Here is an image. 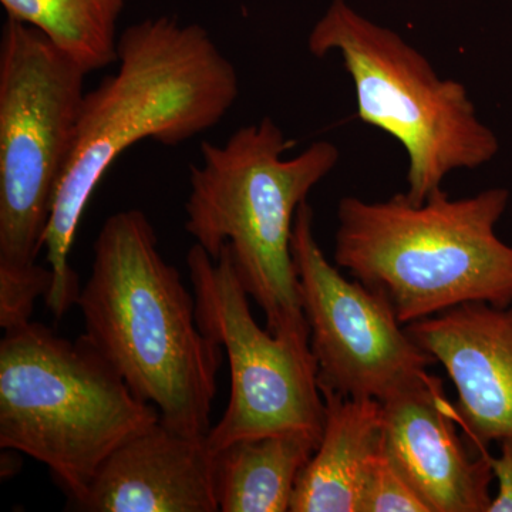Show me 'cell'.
Segmentation results:
<instances>
[{"mask_svg":"<svg viewBox=\"0 0 512 512\" xmlns=\"http://www.w3.org/2000/svg\"><path fill=\"white\" fill-rule=\"evenodd\" d=\"M187 266L198 326L227 353L231 376L227 410L207 434L212 453L286 431L322 437L325 400L311 342L256 323L227 247L214 259L192 245Z\"/></svg>","mask_w":512,"mask_h":512,"instance_id":"ba28073f","label":"cell"},{"mask_svg":"<svg viewBox=\"0 0 512 512\" xmlns=\"http://www.w3.org/2000/svg\"><path fill=\"white\" fill-rule=\"evenodd\" d=\"M500 450V456L488 457L498 483L488 512H512V440L501 441Z\"/></svg>","mask_w":512,"mask_h":512,"instance_id":"e0dca14e","label":"cell"},{"mask_svg":"<svg viewBox=\"0 0 512 512\" xmlns=\"http://www.w3.org/2000/svg\"><path fill=\"white\" fill-rule=\"evenodd\" d=\"M292 255L320 389L384 402L429 376L436 362L390 302L357 279L349 281L326 259L308 201L296 214Z\"/></svg>","mask_w":512,"mask_h":512,"instance_id":"9c48e42d","label":"cell"},{"mask_svg":"<svg viewBox=\"0 0 512 512\" xmlns=\"http://www.w3.org/2000/svg\"><path fill=\"white\" fill-rule=\"evenodd\" d=\"M93 251L77 299L84 336L161 423L207 436L224 350L201 332L194 293L160 254L156 229L143 211L116 212Z\"/></svg>","mask_w":512,"mask_h":512,"instance_id":"7a4b0ae2","label":"cell"},{"mask_svg":"<svg viewBox=\"0 0 512 512\" xmlns=\"http://www.w3.org/2000/svg\"><path fill=\"white\" fill-rule=\"evenodd\" d=\"M308 49L316 57L339 53L355 86L357 117L402 144L410 201H426L448 174L488 164L500 151L463 83L440 77L402 36L346 0L330 3Z\"/></svg>","mask_w":512,"mask_h":512,"instance_id":"52a82bcc","label":"cell"},{"mask_svg":"<svg viewBox=\"0 0 512 512\" xmlns=\"http://www.w3.org/2000/svg\"><path fill=\"white\" fill-rule=\"evenodd\" d=\"M160 420L86 336L72 342L30 320L6 329L0 447L45 464L67 503L87 493L114 450Z\"/></svg>","mask_w":512,"mask_h":512,"instance_id":"8992f818","label":"cell"},{"mask_svg":"<svg viewBox=\"0 0 512 512\" xmlns=\"http://www.w3.org/2000/svg\"><path fill=\"white\" fill-rule=\"evenodd\" d=\"M383 450L430 512H488L490 454L468 450L437 377L382 402Z\"/></svg>","mask_w":512,"mask_h":512,"instance_id":"30bf717a","label":"cell"},{"mask_svg":"<svg viewBox=\"0 0 512 512\" xmlns=\"http://www.w3.org/2000/svg\"><path fill=\"white\" fill-rule=\"evenodd\" d=\"M128 0H0L8 18L39 30L84 73L117 62V23Z\"/></svg>","mask_w":512,"mask_h":512,"instance_id":"9a60e30c","label":"cell"},{"mask_svg":"<svg viewBox=\"0 0 512 512\" xmlns=\"http://www.w3.org/2000/svg\"><path fill=\"white\" fill-rule=\"evenodd\" d=\"M82 512H217L214 453L207 436L153 424L110 454L80 500Z\"/></svg>","mask_w":512,"mask_h":512,"instance_id":"7c38bea8","label":"cell"},{"mask_svg":"<svg viewBox=\"0 0 512 512\" xmlns=\"http://www.w3.org/2000/svg\"><path fill=\"white\" fill-rule=\"evenodd\" d=\"M291 146L271 117L238 128L222 146L202 143V163L190 170L185 229L211 258L228 248L269 332L309 340L292 255L293 227L299 207L332 173L340 153L335 144L316 141L285 158Z\"/></svg>","mask_w":512,"mask_h":512,"instance_id":"3957f363","label":"cell"},{"mask_svg":"<svg viewBox=\"0 0 512 512\" xmlns=\"http://www.w3.org/2000/svg\"><path fill=\"white\" fill-rule=\"evenodd\" d=\"M360 512H430L384 450L373 468Z\"/></svg>","mask_w":512,"mask_h":512,"instance_id":"2e32d148","label":"cell"},{"mask_svg":"<svg viewBox=\"0 0 512 512\" xmlns=\"http://www.w3.org/2000/svg\"><path fill=\"white\" fill-rule=\"evenodd\" d=\"M322 437L286 431L235 441L214 454L215 494L222 512H286Z\"/></svg>","mask_w":512,"mask_h":512,"instance_id":"5bb4252c","label":"cell"},{"mask_svg":"<svg viewBox=\"0 0 512 512\" xmlns=\"http://www.w3.org/2000/svg\"><path fill=\"white\" fill-rule=\"evenodd\" d=\"M117 70L84 94L76 137L45 235L53 275L45 296L55 318L77 305L79 275L69 264L80 221L101 178L134 144L178 146L211 130L234 107L239 79L210 33L170 16L128 26Z\"/></svg>","mask_w":512,"mask_h":512,"instance_id":"6da1fadb","label":"cell"},{"mask_svg":"<svg viewBox=\"0 0 512 512\" xmlns=\"http://www.w3.org/2000/svg\"><path fill=\"white\" fill-rule=\"evenodd\" d=\"M87 74L39 30L6 20L0 40V326L28 322L52 288L37 264L70 153Z\"/></svg>","mask_w":512,"mask_h":512,"instance_id":"5b68a950","label":"cell"},{"mask_svg":"<svg viewBox=\"0 0 512 512\" xmlns=\"http://www.w3.org/2000/svg\"><path fill=\"white\" fill-rule=\"evenodd\" d=\"M507 188L426 201L396 194L338 205L333 261L382 293L404 326L470 302L512 303V245L498 238Z\"/></svg>","mask_w":512,"mask_h":512,"instance_id":"277c9868","label":"cell"},{"mask_svg":"<svg viewBox=\"0 0 512 512\" xmlns=\"http://www.w3.org/2000/svg\"><path fill=\"white\" fill-rule=\"evenodd\" d=\"M322 439L296 480L291 512H360L366 485L383 451L382 402L320 389Z\"/></svg>","mask_w":512,"mask_h":512,"instance_id":"4fadbf2b","label":"cell"},{"mask_svg":"<svg viewBox=\"0 0 512 512\" xmlns=\"http://www.w3.org/2000/svg\"><path fill=\"white\" fill-rule=\"evenodd\" d=\"M406 330L456 387L471 446L512 440V303H463Z\"/></svg>","mask_w":512,"mask_h":512,"instance_id":"8fae6325","label":"cell"}]
</instances>
